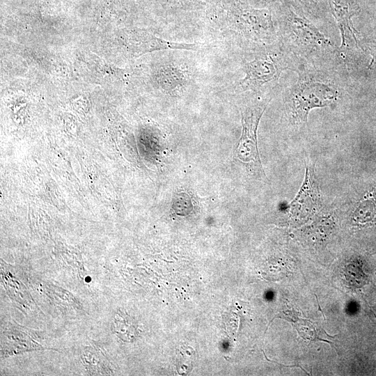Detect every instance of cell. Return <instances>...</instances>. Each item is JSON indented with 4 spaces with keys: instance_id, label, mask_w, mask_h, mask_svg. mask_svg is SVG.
I'll return each instance as SVG.
<instances>
[{
    "instance_id": "1",
    "label": "cell",
    "mask_w": 376,
    "mask_h": 376,
    "mask_svg": "<svg viewBox=\"0 0 376 376\" xmlns=\"http://www.w3.org/2000/svg\"><path fill=\"white\" fill-rule=\"evenodd\" d=\"M338 97L339 91L334 84L310 72L301 71L288 95L290 119L295 124L304 123L310 110L329 106Z\"/></svg>"
},
{
    "instance_id": "2",
    "label": "cell",
    "mask_w": 376,
    "mask_h": 376,
    "mask_svg": "<svg viewBox=\"0 0 376 376\" xmlns=\"http://www.w3.org/2000/svg\"><path fill=\"white\" fill-rule=\"evenodd\" d=\"M282 32L290 50L302 57L324 53L333 48L331 42L317 27L292 11L288 12Z\"/></svg>"
},
{
    "instance_id": "3",
    "label": "cell",
    "mask_w": 376,
    "mask_h": 376,
    "mask_svg": "<svg viewBox=\"0 0 376 376\" xmlns=\"http://www.w3.org/2000/svg\"><path fill=\"white\" fill-rule=\"evenodd\" d=\"M290 68L283 53L276 50L259 52L245 64V77L239 84L242 90H256L278 81L282 72Z\"/></svg>"
},
{
    "instance_id": "4",
    "label": "cell",
    "mask_w": 376,
    "mask_h": 376,
    "mask_svg": "<svg viewBox=\"0 0 376 376\" xmlns=\"http://www.w3.org/2000/svg\"><path fill=\"white\" fill-rule=\"evenodd\" d=\"M266 103L252 105L242 111V133L235 150L238 159L263 172L257 148V129Z\"/></svg>"
},
{
    "instance_id": "5",
    "label": "cell",
    "mask_w": 376,
    "mask_h": 376,
    "mask_svg": "<svg viewBox=\"0 0 376 376\" xmlns=\"http://www.w3.org/2000/svg\"><path fill=\"white\" fill-rule=\"evenodd\" d=\"M329 1L341 36L339 52L345 61H350L357 52L361 50L352 21V17L359 12V8L353 0Z\"/></svg>"
},
{
    "instance_id": "6",
    "label": "cell",
    "mask_w": 376,
    "mask_h": 376,
    "mask_svg": "<svg viewBox=\"0 0 376 376\" xmlns=\"http://www.w3.org/2000/svg\"><path fill=\"white\" fill-rule=\"evenodd\" d=\"M352 219L361 225L376 222V198L373 193L366 195L357 204Z\"/></svg>"
},
{
    "instance_id": "7",
    "label": "cell",
    "mask_w": 376,
    "mask_h": 376,
    "mask_svg": "<svg viewBox=\"0 0 376 376\" xmlns=\"http://www.w3.org/2000/svg\"><path fill=\"white\" fill-rule=\"evenodd\" d=\"M345 276L347 283L352 288H359L368 283V276L362 269L360 261H352L345 266Z\"/></svg>"
},
{
    "instance_id": "8",
    "label": "cell",
    "mask_w": 376,
    "mask_h": 376,
    "mask_svg": "<svg viewBox=\"0 0 376 376\" xmlns=\"http://www.w3.org/2000/svg\"><path fill=\"white\" fill-rule=\"evenodd\" d=\"M196 354L195 351L189 346H182L176 352L175 365L180 375H187L193 368Z\"/></svg>"
},
{
    "instance_id": "9",
    "label": "cell",
    "mask_w": 376,
    "mask_h": 376,
    "mask_svg": "<svg viewBox=\"0 0 376 376\" xmlns=\"http://www.w3.org/2000/svg\"><path fill=\"white\" fill-rule=\"evenodd\" d=\"M83 359L86 366H102L104 358L100 352L86 347L83 353Z\"/></svg>"
}]
</instances>
